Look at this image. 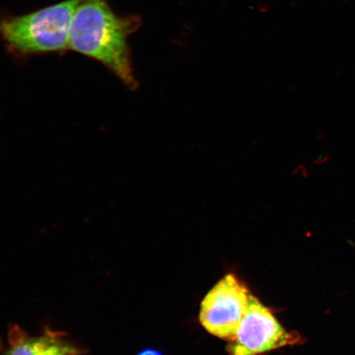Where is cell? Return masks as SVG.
Wrapping results in <instances>:
<instances>
[{
    "label": "cell",
    "mask_w": 355,
    "mask_h": 355,
    "mask_svg": "<svg viewBox=\"0 0 355 355\" xmlns=\"http://www.w3.org/2000/svg\"><path fill=\"white\" fill-rule=\"evenodd\" d=\"M137 26V19L115 15L107 0H80L71 24L69 48L101 62L132 90L137 83L128 38Z\"/></svg>",
    "instance_id": "cell-1"
},
{
    "label": "cell",
    "mask_w": 355,
    "mask_h": 355,
    "mask_svg": "<svg viewBox=\"0 0 355 355\" xmlns=\"http://www.w3.org/2000/svg\"><path fill=\"white\" fill-rule=\"evenodd\" d=\"M80 0L66 1L24 16L0 21V35L24 54L63 51L69 47L71 24Z\"/></svg>",
    "instance_id": "cell-2"
},
{
    "label": "cell",
    "mask_w": 355,
    "mask_h": 355,
    "mask_svg": "<svg viewBox=\"0 0 355 355\" xmlns=\"http://www.w3.org/2000/svg\"><path fill=\"white\" fill-rule=\"evenodd\" d=\"M302 341L298 333L287 331L272 311L250 295L246 313L228 350L230 355H263Z\"/></svg>",
    "instance_id": "cell-3"
},
{
    "label": "cell",
    "mask_w": 355,
    "mask_h": 355,
    "mask_svg": "<svg viewBox=\"0 0 355 355\" xmlns=\"http://www.w3.org/2000/svg\"><path fill=\"white\" fill-rule=\"evenodd\" d=\"M250 295L236 277L227 275L202 302L200 322L211 335L232 341L246 313Z\"/></svg>",
    "instance_id": "cell-4"
},
{
    "label": "cell",
    "mask_w": 355,
    "mask_h": 355,
    "mask_svg": "<svg viewBox=\"0 0 355 355\" xmlns=\"http://www.w3.org/2000/svg\"><path fill=\"white\" fill-rule=\"evenodd\" d=\"M8 355H82L85 352L66 340L60 332L46 329L40 336H30L19 326L13 325L8 335Z\"/></svg>",
    "instance_id": "cell-5"
},
{
    "label": "cell",
    "mask_w": 355,
    "mask_h": 355,
    "mask_svg": "<svg viewBox=\"0 0 355 355\" xmlns=\"http://www.w3.org/2000/svg\"><path fill=\"white\" fill-rule=\"evenodd\" d=\"M137 355H164V354L157 349L146 348L141 350V352Z\"/></svg>",
    "instance_id": "cell-6"
},
{
    "label": "cell",
    "mask_w": 355,
    "mask_h": 355,
    "mask_svg": "<svg viewBox=\"0 0 355 355\" xmlns=\"http://www.w3.org/2000/svg\"><path fill=\"white\" fill-rule=\"evenodd\" d=\"M4 355H8V353L6 352V354H4Z\"/></svg>",
    "instance_id": "cell-7"
}]
</instances>
